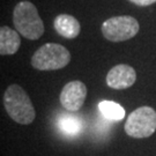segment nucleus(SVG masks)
<instances>
[{
  "mask_svg": "<svg viewBox=\"0 0 156 156\" xmlns=\"http://www.w3.org/2000/svg\"><path fill=\"white\" fill-rule=\"evenodd\" d=\"M71 62V53L65 46L57 43L42 45L33 55L31 66L38 71H57Z\"/></svg>",
  "mask_w": 156,
  "mask_h": 156,
  "instance_id": "3",
  "label": "nucleus"
},
{
  "mask_svg": "<svg viewBox=\"0 0 156 156\" xmlns=\"http://www.w3.org/2000/svg\"><path fill=\"white\" fill-rule=\"evenodd\" d=\"M86 97H87L86 84L79 80H75L64 86L59 96V101L62 108L66 109L67 111L76 112L82 108Z\"/></svg>",
  "mask_w": 156,
  "mask_h": 156,
  "instance_id": "6",
  "label": "nucleus"
},
{
  "mask_svg": "<svg viewBox=\"0 0 156 156\" xmlns=\"http://www.w3.org/2000/svg\"><path fill=\"white\" fill-rule=\"evenodd\" d=\"M13 23L17 33L27 39L36 41L44 34V24L36 6L27 0L20 1L14 7Z\"/></svg>",
  "mask_w": 156,
  "mask_h": 156,
  "instance_id": "2",
  "label": "nucleus"
},
{
  "mask_svg": "<svg viewBox=\"0 0 156 156\" xmlns=\"http://www.w3.org/2000/svg\"><path fill=\"white\" fill-rule=\"evenodd\" d=\"M100 112L109 120L118 122L125 117V110L120 104L113 101H102L98 104Z\"/></svg>",
  "mask_w": 156,
  "mask_h": 156,
  "instance_id": "10",
  "label": "nucleus"
},
{
  "mask_svg": "<svg viewBox=\"0 0 156 156\" xmlns=\"http://www.w3.org/2000/svg\"><path fill=\"white\" fill-rule=\"evenodd\" d=\"M59 128L65 134L75 135L81 129V123L78 118L74 116H62L59 119Z\"/></svg>",
  "mask_w": 156,
  "mask_h": 156,
  "instance_id": "11",
  "label": "nucleus"
},
{
  "mask_svg": "<svg viewBox=\"0 0 156 156\" xmlns=\"http://www.w3.org/2000/svg\"><path fill=\"white\" fill-rule=\"evenodd\" d=\"M53 28L58 35L67 39L76 38L81 30L80 22L69 14H59L53 21Z\"/></svg>",
  "mask_w": 156,
  "mask_h": 156,
  "instance_id": "8",
  "label": "nucleus"
},
{
  "mask_svg": "<svg viewBox=\"0 0 156 156\" xmlns=\"http://www.w3.org/2000/svg\"><path fill=\"white\" fill-rule=\"evenodd\" d=\"M4 105L8 116L17 124L29 125L36 117L29 95L19 84H12L5 90Z\"/></svg>",
  "mask_w": 156,
  "mask_h": 156,
  "instance_id": "1",
  "label": "nucleus"
},
{
  "mask_svg": "<svg viewBox=\"0 0 156 156\" xmlns=\"http://www.w3.org/2000/svg\"><path fill=\"white\" fill-rule=\"evenodd\" d=\"M131 2H133L134 5L141 6V7H146V6H151L155 4L156 0H129Z\"/></svg>",
  "mask_w": 156,
  "mask_h": 156,
  "instance_id": "12",
  "label": "nucleus"
},
{
  "mask_svg": "<svg viewBox=\"0 0 156 156\" xmlns=\"http://www.w3.org/2000/svg\"><path fill=\"white\" fill-rule=\"evenodd\" d=\"M136 81V72L132 66L120 64L113 66L106 74V84L112 89H127Z\"/></svg>",
  "mask_w": 156,
  "mask_h": 156,
  "instance_id": "7",
  "label": "nucleus"
},
{
  "mask_svg": "<svg viewBox=\"0 0 156 156\" xmlns=\"http://www.w3.org/2000/svg\"><path fill=\"white\" fill-rule=\"evenodd\" d=\"M124 129L127 135L144 139L156 131V111L151 106H140L128 115Z\"/></svg>",
  "mask_w": 156,
  "mask_h": 156,
  "instance_id": "4",
  "label": "nucleus"
},
{
  "mask_svg": "<svg viewBox=\"0 0 156 156\" xmlns=\"http://www.w3.org/2000/svg\"><path fill=\"white\" fill-rule=\"evenodd\" d=\"M139 30V22L129 15L110 17L102 24V34L104 38L116 43L133 38Z\"/></svg>",
  "mask_w": 156,
  "mask_h": 156,
  "instance_id": "5",
  "label": "nucleus"
},
{
  "mask_svg": "<svg viewBox=\"0 0 156 156\" xmlns=\"http://www.w3.org/2000/svg\"><path fill=\"white\" fill-rule=\"evenodd\" d=\"M21 46V38L17 31L7 26L0 28V55L11 56L15 55Z\"/></svg>",
  "mask_w": 156,
  "mask_h": 156,
  "instance_id": "9",
  "label": "nucleus"
}]
</instances>
